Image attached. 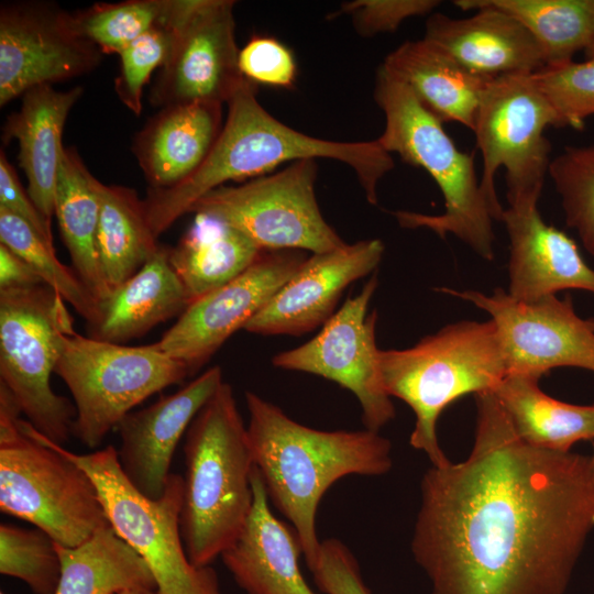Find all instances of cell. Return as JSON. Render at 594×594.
<instances>
[{"instance_id": "cell-22", "label": "cell", "mask_w": 594, "mask_h": 594, "mask_svg": "<svg viewBox=\"0 0 594 594\" xmlns=\"http://www.w3.org/2000/svg\"><path fill=\"white\" fill-rule=\"evenodd\" d=\"M253 503L248 519L221 559L248 594H317L305 581L300 541L272 512L264 481L254 465Z\"/></svg>"}, {"instance_id": "cell-7", "label": "cell", "mask_w": 594, "mask_h": 594, "mask_svg": "<svg viewBox=\"0 0 594 594\" xmlns=\"http://www.w3.org/2000/svg\"><path fill=\"white\" fill-rule=\"evenodd\" d=\"M22 430L90 475L110 525L144 560L158 594H221L215 569L195 565L186 552L179 528L184 488L180 475L172 473L164 494L152 501L127 479L113 446L78 454L52 442L29 422L22 425Z\"/></svg>"}, {"instance_id": "cell-1", "label": "cell", "mask_w": 594, "mask_h": 594, "mask_svg": "<svg viewBox=\"0 0 594 594\" xmlns=\"http://www.w3.org/2000/svg\"><path fill=\"white\" fill-rule=\"evenodd\" d=\"M474 397L469 457L422 476L414 559L431 594H564L594 529L591 458L525 442L493 392Z\"/></svg>"}, {"instance_id": "cell-39", "label": "cell", "mask_w": 594, "mask_h": 594, "mask_svg": "<svg viewBox=\"0 0 594 594\" xmlns=\"http://www.w3.org/2000/svg\"><path fill=\"white\" fill-rule=\"evenodd\" d=\"M239 68L255 85L290 88L297 77L293 52L270 36H254L239 51Z\"/></svg>"}, {"instance_id": "cell-23", "label": "cell", "mask_w": 594, "mask_h": 594, "mask_svg": "<svg viewBox=\"0 0 594 594\" xmlns=\"http://www.w3.org/2000/svg\"><path fill=\"white\" fill-rule=\"evenodd\" d=\"M84 92L81 86L57 90L41 85L25 91L18 111L2 129L6 142L19 144V164L28 179V194L51 224L55 211V191L65 146L62 135L67 117Z\"/></svg>"}, {"instance_id": "cell-43", "label": "cell", "mask_w": 594, "mask_h": 594, "mask_svg": "<svg viewBox=\"0 0 594 594\" xmlns=\"http://www.w3.org/2000/svg\"><path fill=\"white\" fill-rule=\"evenodd\" d=\"M42 284L45 283L26 261L0 243V289Z\"/></svg>"}, {"instance_id": "cell-4", "label": "cell", "mask_w": 594, "mask_h": 594, "mask_svg": "<svg viewBox=\"0 0 594 594\" xmlns=\"http://www.w3.org/2000/svg\"><path fill=\"white\" fill-rule=\"evenodd\" d=\"M184 454L180 535L189 560L207 566L238 538L253 503L254 461L229 383L193 419Z\"/></svg>"}, {"instance_id": "cell-3", "label": "cell", "mask_w": 594, "mask_h": 594, "mask_svg": "<svg viewBox=\"0 0 594 594\" xmlns=\"http://www.w3.org/2000/svg\"><path fill=\"white\" fill-rule=\"evenodd\" d=\"M249 442L268 498L292 524L307 566L318 558V505L338 480L378 476L393 466L392 444L378 431H324L301 425L278 406L245 393Z\"/></svg>"}, {"instance_id": "cell-25", "label": "cell", "mask_w": 594, "mask_h": 594, "mask_svg": "<svg viewBox=\"0 0 594 594\" xmlns=\"http://www.w3.org/2000/svg\"><path fill=\"white\" fill-rule=\"evenodd\" d=\"M188 305L185 288L169 263V249L160 245L135 275L98 302L88 337L122 344L182 314Z\"/></svg>"}, {"instance_id": "cell-2", "label": "cell", "mask_w": 594, "mask_h": 594, "mask_svg": "<svg viewBox=\"0 0 594 594\" xmlns=\"http://www.w3.org/2000/svg\"><path fill=\"white\" fill-rule=\"evenodd\" d=\"M257 87L245 79L228 101V114L212 150L186 179L144 198L147 220L156 238L207 193L230 180L264 176L283 163L329 158L355 173L370 204H377L380 180L394 161L376 140L339 142L301 133L270 114L256 99Z\"/></svg>"}, {"instance_id": "cell-34", "label": "cell", "mask_w": 594, "mask_h": 594, "mask_svg": "<svg viewBox=\"0 0 594 594\" xmlns=\"http://www.w3.org/2000/svg\"><path fill=\"white\" fill-rule=\"evenodd\" d=\"M174 0H125L95 3L74 12L77 23L103 54H120L164 20Z\"/></svg>"}, {"instance_id": "cell-46", "label": "cell", "mask_w": 594, "mask_h": 594, "mask_svg": "<svg viewBox=\"0 0 594 594\" xmlns=\"http://www.w3.org/2000/svg\"><path fill=\"white\" fill-rule=\"evenodd\" d=\"M590 458H591V464H592L593 472H594V453H593V455H591Z\"/></svg>"}, {"instance_id": "cell-27", "label": "cell", "mask_w": 594, "mask_h": 594, "mask_svg": "<svg viewBox=\"0 0 594 594\" xmlns=\"http://www.w3.org/2000/svg\"><path fill=\"white\" fill-rule=\"evenodd\" d=\"M101 184L77 150L65 146L56 183L54 215L74 271L97 302L110 294L96 245Z\"/></svg>"}, {"instance_id": "cell-11", "label": "cell", "mask_w": 594, "mask_h": 594, "mask_svg": "<svg viewBox=\"0 0 594 594\" xmlns=\"http://www.w3.org/2000/svg\"><path fill=\"white\" fill-rule=\"evenodd\" d=\"M548 127L563 128L561 119L532 74L490 78L477 108L473 133L483 158L481 189L494 220L504 209L495 190V174L506 172L509 206L538 204L550 166Z\"/></svg>"}, {"instance_id": "cell-41", "label": "cell", "mask_w": 594, "mask_h": 594, "mask_svg": "<svg viewBox=\"0 0 594 594\" xmlns=\"http://www.w3.org/2000/svg\"><path fill=\"white\" fill-rule=\"evenodd\" d=\"M309 570L324 594H372L354 554L337 538L321 541L318 558Z\"/></svg>"}, {"instance_id": "cell-33", "label": "cell", "mask_w": 594, "mask_h": 594, "mask_svg": "<svg viewBox=\"0 0 594 594\" xmlns=\"http://www.w3.org/2000/svg\"><path fill=\"white\" fill-rule=\"evenodd\" d=\"M0 242L26 261L46 285L76 309L87 326L96 320L98 302L76 272L58 261L55 249L26 221L3 207H0Z\"/></svg>"}, {"instance_id": "cell-37", "label": "cell", "mask_w": 594, "mask_h": 594, "mask_svg": "<svg viewBox=\"0 0 594 594\" xmlns=\"http://www.w3.org/2000/svg\"><path fill=\"white\" fill-rule=\"evenodd\" d=\"M183 0H174L169 14L127 46L120 55V69L114 79L119 100L135 116L142 112L144 86L153 72L164 64L174 41Z\"/></svg>"}, {"instance_id": "cell-15", "label": "cell", "mask_w": 594, "mask_h": 594, "mask_svg": "<svg viewBox=\"0 0 594 594\" xmlns=\"http://www.w3.org/2000/svg\"><path fill=\"white\" fill-rule=\"evenodd\" d=\"M376 288L377 277L373 275L311 340L272 360L275 367L321 376L350 391L361 405L365 429L373 431L395 417V407L381 376L377 312L367 314Z\"/></svg>"}, {"instance_id": "cell-44", "label": "cell", "mask_w": 594, "mask_h": 594, "mask_svg": "<svg viewBox=\"0 0 594 594\" xmlns=\"http://www.w3.org/2000/svg\"><path fill=\"white\" fill-rule=\"evenodd\" d=\"M118 594H158L156 590L151 588H135V590H128Z\"/></svg>"}, {"instance_id": "cell-17", "label": "cell", "mask_w": 594, "mask_h": 594, "mask_svg": "<svg viewBox=\"0 0 594 594\" xmlns=\"http://www.w3.org/2000/svg\"><path fill=\"white\" fill-rule=\"evenodd\" d=\"M302 251H262L240 275L191 302L153 343L195 374L268 302L306 261Z\"/></svg>"}, {"instance_id": "cell-16", "label": "cell", "mask_w": 594, "mask_h": 594, "mask_svg": "<svg viewBox=\"0 0 594 594\" xmlns=\"http://www.w3.org/2000/svg\"><path fill=\"white\" fill-rule=\"evenodd\" d=\"M235 2L183 0L169 53L150 92L155 107L223 105L244 82L235 41Z\"/></svg>"}, {"instance_id": "cell-20", "label": "cell", "mask_w": 594, "mask_h": 594, "mask_svg": "<svg viewBox=\"0 0 594 594\" xmlns=\"http://www.w3.org/2000/svg\"><path fill=\"white\" fill-rule=\"evenodd\" d=\"M472 16L453 19L432 13L424 38L441 48L470 73L493 78L534 74L546 67L544 55L530 32L514 16L486 0H458Z\"/></svg>"}, {"instance_id": "cell-24", "label": "cell", "mask_w": 594, "mask_h": 594, "mask_svg": "<svg viewBox=\"0 0 594 594\" xmlns=\"http://www.w3.org/2000/svg\"><path fill=\"white\" fill-rule=\"evenodd\" d=\"M223 123L217 102L168 106L153 116L132 143L150 188H168L190 176L212 150Z\"/></svg>"}, {"instance_id": "cell-14", "label": "cell", "mask_w": 594, "mask_h": 594, "mask_svg": "<svg viewBox=\"0 0 594 594\" xmlns=\"http://www.w3.org/2000/svg\"><path fill=\"white\" fill-rule=\"evenodd\" d=\"M438 290L472 302L491 316L499 333L507 375L540 378L558 367L594 372V319L581 318L570 297L549 295L520 301L503 288L490 295L448 287Z\"/></svg>"}, {"instance_id": "cell-30", "label": "cell", "mask_w": 594, "mask_h": 594, "mask_svg": "<svg viewBox=\"0 0 594 594\" xmlns=\"http://www.w3.org/2000/svg\"><path fill=\"white\" fill-rule=\"evenodd\" d=\"M61 579L55 594H118L128 590H156L155 580L141 556L112 526L95 532L81 544L56 543Z\"/></svg>"}, {"instance_id": "cell-38", "label": "cell", "mask_w": 594, "mask_h": 594, "mask_svg": "<svg viewBox=\"0 0 594 594\" xmlns=\"http://www.w3.org/2000/svg\"><path fill=\"white\" fill-rule=\"evenodd\" d=\"M532 78L557 110L563 128L582 130L594 116V58L546 66Z\"/></svg>"}, {"instance_id": "cell-21", "label": "cell", "mask_w": 594, "mask_h": 594, "mask_svg": "<svg viewBox=\"0 0 594 594\" xmlns=\"http://www.w3.org/2000/svg\"><path fill=\"white\" fill-rule=\"evenodd\" d=\"M537 205L508 206L503 211L501 221L509 239L507 293L520 301L564 289L594 294V270L573 239L543 221Z\"/></svg>"}, {"instance_id": "cell-35", "label": "cell", "mask_w": 594, "mask_h": 594, "mask_svg": "<svg viewBox=\"0 0 594 594\" xmlns=\"http://www.w3.org/2000/svg\"><path fill=\"white\" fill-rule=\"evenodd\" d=\"M548 175L561 198L568 227L594 256V144L565 146L550 162Z\"/></svg>"}, {"instance_id": "cell-36", "label": "cell", "mask_w": 594, "mask_h": 594, "mask_svg": "<svg viewBox=\"0 0 594 594\" xmlns=\"http://www.w3.org/2000/svg\"><path fill=\"white\" fill-rule=\"evenodd\" d=\"M0 573L23 581L35 594H55L61 579L55 541L37 528L1 524Z\"/></svg>"}, {"instance_id": "cell-13", "label": "cell", "mask_w": 594, "mask_h": 594, "mask_svg": "<svg viewBox=\"0 0 594 594\" xmlns=\"http://www.w3.org/2000/svg\"><path fill=\"white\" fill-rule=\"evenodd\" d=\"M105 54L82 34L74 12L42 0L0 7V106L41 85L96 69Z\"/></svg>"}, {"instance_id": "cell-5", "label": "cell", "mask_w": 594, "mask_h": 594, "mask_svg": "<svg viewBox=\"0 0 594 594\" xmlns=\"http://www.w3.org/2000/svg\"><path fill=\"white\" fill-rule=\"evenodd\" d=\"M374 100L385 116L384 131L376 139L380 146L426 170L444 199L442 215L396 211L398 223L410 229L427 228L441 238L451 233L481 257L492 261L494 219L476 176L474 155L460 151L442 122L383 65L376 73Z\"/></svg>"}, {"instance_id": "cell-9", "label": "cell", "mask_w": 594, "mask_h": 594, "mask_svg": "<svg viewBox=\"0 0 594 594\" xmlns=\"http://www.w3.org/2000/svg\"><path fill=\"white\" fill-rule=\"evenodd\" d=\"M75 332L65 300L46 284L0 289V383L28 421L54 443L73 436L76 407L51 387L64 334Z\"/></svg>"}, {"instance_id": "cell-19", "label": "cell", "mask_w": 594, "mask_h": 594, "mask_svg": "<svg viewBox=\"0 0 594 594\" xmlns=\"http://www.w3.org/2000/svg\"><path fill=\"white\" fill-rule=\"evenodd\" d=\"M222 382L221 369L210 367L175 393L162 395L120 421L118 460L143 496L156 501L164 494L178 442Z\"/></svg>"}, {"instance_id": "cell-12", "label": "cell", "mask_w": 594, "mask_h": 594, "mask_svg": "<svg viewBox=\"0 0 594 594\" xmlns=\"http://www.w3.org/2000/svg\"><path fill=\"white\" fill-rule=\"evenodd\" d=\"M318 165L300 160L239 186H221L200 197L188 212L220 220L261 250L323 253L345 242L320 212L315 184Z\"/></svg>"}, {"instance_id": "cell-47", "label": "cell", "mask_w": 594, "mask_h": 594, "mask_svg": "<svg viewBox=\"0 0 594 594\" xmlns=\"http://www.w3.org/2000/svg\"><path fill=\"white\" fill-rule=\"evenodd\" d=\"M0 594H6V593H3V592L1 591Z\"/></svg>"}, {"instance_id": "cell-26", "label": "cell", "mask_w": 594, "mask_h": 594, "mask_svg": "<svg viewBox=\"0 0 594 594\" xmlns=\"http://www.w3.org/2000/svg\"><path fill=\"white\" fill-rule=\"evenodd\" d=\"M382 65L406 84L442 123L458 122L473 131L490 78L470 73L425 38L406 41L389 53Z\"/></svg>"}, {"instance_id": "cell-31", "label": "cell", "mask_w": 594, "mask_h": 594, "mask_svg": "<svg viewBox=\"0 0 594 594\" xmlns=\"http://www.w3.org/2000/svg\"><path fill=\"white\" fill-rule=\"evenodd\" d=\"M96 245L110 293L135 275L157 251L160 245L144 199L133 188L101 184Z\"/></svg>"}, {"instance_id": "cell-18", "label": "cell", "mask_w": 594, "mask_h": 594, "mask_svg": "<svg viewBox=\"0 0 594 594\" xmlns=\"http://www.w3.org/2000/svg\"><path fill=\"white\" fill-rule=\"evenodd\" d=\"M384 250L381 240L372 239L312 254L244 330L263 336H300L323 326L345 288L373 272Z\"/></svg>"}, {"instance_id": "cell-40", "label": "cell", "mask_w": 594, "mask_h": 594, "mask_svg": "<svg viewBox=\"0 0 594 594\" xmlns=\"http://www.w3.org/2000/svg\"><path fill=\"white\" fill-rule=\"evenodd\" d=\"M440 3L437 0H353L343 2L329 19L346 14L356 33L370 37L396 31L408 18L432 14Z\"/></svg>"}, {"instance_id": "cell-32", "label": "cell", "mask_w": 594, "mask_h": 594, "mask_svg": "<svg viewBox=\"0 0 594 594\" xmlns=\"http://www.w3.org/2000/svg\"><path fill=\"white\" fill-rule=\"evenodd\" d=\"M519 21L535 37L546 66L573 61L594 40V0H486Z\"/></svg>"}, {"instance_id": "cell-6", "label": "cell", "mask_w": 594, "mask_h": 594, "mask_svg": "<svg viewBox=\"0 0 594 594\" xmlns=\"http://www.w3.org/2000/svg\"><path fill=\"white\" fill-rule=\"evenodd\" d=\"M380 369L387 395L405 402L415 414L410 446L425 452L435 466L450 462L437 436L441 413L464 395L493 392L507 375L492 319L453 322L411 348L381 350Z\"/></svg>"}, {"instance_id": "cell-29", "label": "cell", "mask_w": 594, "mask_h": 594, "mask_svg": "<svg viewBox=\"0 0 594 594\" xmlns=\"http://www.w3.org/2000/svg\"><path fill=\"white\" fill-rule=\"evenodd\" d=\"M262 251L235 228L196 215L193 226L169 249V263L190 305L240 275Z\"/></svg>"}, {"instance_id": "cell-10", "label": "cell", "mask_w": 594, "mask_h": 594, "mask_svg": "<svg viewBox=\"0 0 594 594\" xmlns=\"http://www.w3.org/2000/svg\"><path fill=\"white\" fill-rule=\"evenodd\" d=\"M54 373L74 398L73 436L92 449L136 405L189 375L183 362L154 344L128 346L77 332L62 337Z\"/></svg>"}, {"instance_id": "cell-42", "label": "cell", "mask_w": 594, "mask_h": 594, "mask_svg": "<svg viewBox=\"0 0 594 594\" xmlns=\"http://www.w3.org/2000/svg\"><path fill=\"white\" fill-rule=\"evenodd\" d=\"M0 207H3L26 221L44 242L54 249L51 224L45 220L35 204L24 190L15 169L6 153L0 151Z\"/></svg>"}, {"instance_id": "cell-8", "label": "cell", "mask_w": 594, "mask_h": 594, "mask_svg": "<svg viewBox=\"0 0 594 594\" xmlns=\"http://www.w3.org/2000/svg\"><path fill=\"white\" fill-rule=\"evenodd\" d=\"M20 410L0 407V510L74 548L110 526L90 475L20 430Z\"/></svg>"}, {"instance_id": "cell-28", "label": "cell", "mask_w": 594, "mask_h": 594, "mask_svg": "<svg viewBox=\"0 0 594 594\" xmlns=\"http://www.w3.org/2000/svg\"><path fill=\"white\" fill-rule=\"evenodd\" d=\"M538 382L534 376L510 374L493 391L518 436L554 452H570L576 442L594 440V405L552 398Z\"/></svg>"}, {"instance_id": "cell-45", "label": "cell", "mask_w": 594, "mask_h": 594, "mask_svg": "<svg viewBox=\"0 0 594 594\" xmlns=\"http://www.w3.org/2000/svg\"><path fill=\"white\" fill-rule=\"evenodd\" d=\"M585 56L587 58H594V40L591 43V45L588 46V48L585 51Z\"/></svg>"}]
</instances>
